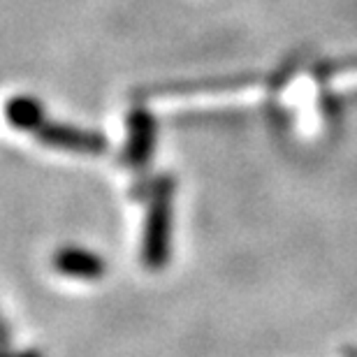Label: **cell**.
Returning a JSON list of instances; mask_svg holds the SVG:
<instances>
[{
	"label": "cell",
	"mask_w": 357,
	"mask_h": 357,
	"mask_svg": "<svg viewBox=\"0 0 357 357\" xmlns=\"http://www.w3.org/2000/svg\"><path fill=\"white\" fill-rule=\"evenodd\" d=\"M7 123L24 132H38L45 121V107L33 96H14L5 107Z\"/></svg>",
	"instance_id": "6"
},
{
	"label": "cell",
	"mask_w": 357,
	"mask_h": 357,
	"mask_svg": "<svg viewBox=\"0 0 357 357\" xmlns=\"http://www.w3.org/2000/svg\"><path fill=\"white\" fill-rule=\"evenodd\" d=\"M172 206H174V178H155L149 190V209L142 234V262L146 269L160 271L169 262L172 246Z\"/></svg>",
	"instance_id": "1"
},
{
	"label": "cell",
	"mask_w": 357,
	"mask_h": 357,
	"mask_svg": "<svg viewBox=\"0 0 357 357\" xmlns=\"http://www.w3.org/2000/svg\"><path fill=\"white\" fill-rule=\"evenodd\" d=\"M341 70H357V59L339 63V66H330V73H341Z\"/></svg>",
	"instance_id": "8"
},
{
	"label": "cell",
	"mask_w": 357,
	"mask_h": 357,
	"mask_svg": "<svg viewBox=\"0 0 357 357\" xmlns=\"http://www.w3.org/2000/svg\"><path fill=\"white\" fill-rule=\"evenodd\" d=\"M52 265L59 274L82 281H98L107 274V262L98 253L79 246H63L59 253H54Z\"/></svg>",
	"instance_id": "5"
},
{
	"label": "cell",
	"mask_w": 357,
	"mask_h": 357,
	"mask_svg": "<svg viewBox=\"0 0 357 357\" xmlns=\"http://www.w3.org/2000/svg\"><path fill=\"white\" fill-rule=\"evenodd\" d=\"M35 139L42 142L45 146L86 155H98L107 149V139L102 132L84 130V128L66 123H45L35 132Z\"/></svg>",
	"instance_id": "3"
},
{
	"label": "cell",
	"mask_w": 357,
	"mask_h": 357,
	"mask_svg": "<svg viewBox=\"0 0 357 357\" xmlns=\"http://www.w3.org/2000/svg\"><path fill=\"white\" fill-rule=\"evenodd\" d=\"M155 137H158V130H155L153 114L144 107H135L128 114V139L121 151V162L130 169H142L149 165L153 158Z\"/></svg>",
	"instance_id": "2"
},
{
	"label": "cell",
	"mask_w": 357,
	"mask_h": 357,
	"mask_svg": "<svg viewBox=\"0 0 357 357\" xmlns=\"http://www.w3.org/2000/svg\"><path fill=\"white\" fill-rule=\"evenodd\" d=\"M260 84L258 75H234V77H216V79L199 82H181V84H162V86L146 89L144 96H192V93H227L244 91Z\"/></svg>",
	"instance_id": "4"
},
{
	"label": "cell",
	"mask_w": 357,
	"mask_h": 357,
	"mask_svg": "<svg viewBox=\"0 0 357 357\" xmlns=\"http://www.w3.org/2000/svg\"><path fill=\"white\" fill-rule=\"evenodd\" d=\"M341 355H344V357H357V346H344V348H341Z\"/></svg>",
	"instance_id": "9"
},
{
	"label": "cell",
	"mask_w": 357,
	"mask_h": 357,
	"mask_svg": "<svg viewBox=\"0 0 357 357\" xmlns=\"http://www.w3.org/2000/svg\"><path fill=\"white\" fill-rule=\"evenodd\" d=\"M5 357H42V353H40V351H35V348H24V351L7 353Z\"/></svg>",
	"instance_id": "7"
}]
</instances>
